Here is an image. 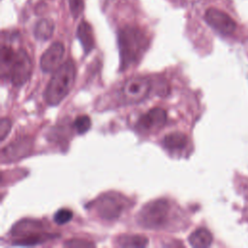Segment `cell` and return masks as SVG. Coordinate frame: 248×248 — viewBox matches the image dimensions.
I'll return each instance as SVG.
<instances>
[{
  "instance_id": "cell-10",
  "label": "cell",
  "mask_w": 248,
  "mask_h": 248,
  "mask_svg": "<svg viewBox=\"0 0 248 248\" xmlns=\"http://www.w3.org/2000/svg\"><path fill=\"white\" fill-rule=\"evenodd\" d=\"M167 121V112L161 108H153L144 114H142L139 121L138 126L144 131L154 132L162 128Z\"/></svg>"
},
{
  "instance_id": "cell-4",
  "label": "cell",
  "mask_w": 248,
  "mask_h": 248,
  "mask_svg": "<svg viewBox=\"0 0 248 248\" xmlns=\"http://www.w3.org/2000/svg\"><path fill=\"white\" fill-rule=\"evenodd\" d=\"M130 205V201L118 193L103 194L92 202L93 209L98 216L107 221L119 218Z\"/></svg>"
},
{
  "instance_id": "cell-9",
  "label": "cell",
  "mask_w": 248,
  "mask_h": 248,
  "mask_svg": "<svg viewBox=\"0 0 248 248\" xmlns=\"http://www.w3.org/2000/svg\"><path fill=\"white\" fill-rule=\"evenodd\" d=\"M32 149V141L30 139H17L3 148L1 152V160L3 163L16 161L27 155Z\"/></svg>"
},
{
  "instance_id": "cell-17",
  "label": "cell",
  "mask_w": 248,
  "mask_h": 248,
  "mask_svg": "<svg viewBox=\"0 0 248 248\" xmlns=\"http://www.w3.org/2000/svg\"><path fill=\"white\" fill-rule=\"evenodd\" d=\"M16 52L7 46H2L1 51V76L4 78L5 77H8L9 71L11 68V65L13 63V60L15 58Z\"/></svg>"
},
{
  "instance_id": "cell-18",
  "label": "cell",
  "mask_w": 248,
  "mask_h": 248,
  "mask_svg": "<svg viewBox=\"0 0 248 248\" xmlns=\"http://www.w3.org/2000/svg\"><path fill=\"white\" fill-rule=\"evenodd\" d=\"M48 238V234L42 233V234H36V235H30L22 238H18L16 241H14L13 245L17 246H35L42 242H45Z\"/></svg>"
},
{
  "instance_id": "cell-1",
  "label": "cell",
  "mask_w": 248,
  "mask_h": 248,
  "mask_svg": "<svg viewBox=\"0 0 248 248\" xmlns=\"http://www.w3.org/2000/svg\"><path fill=\"white\" fill-rule=\"evenodd\" d=\"M148 46V39L143 31L135 26H124L118 32L120 70H126L137 63Z\"/></svg>"
},
{
  "instance_id": "cell-20",
  "label": "cell",
  "mask_w": 248,
  "mask_h": 248,
  "mask_svg": "<svg viewBox=\"0 0 248 248\" xmlns=\"http://www.w3.org/2000/svg\"><path fill=\"white\" fill-rule=\"evenodd\" d=\"M73 218L72 210L68 208H61L57 210L53 216V220L57 225H65Z\"/></svg>"
},
{
  "instance_id": "cell-8",
  "label": "cell",
  "mask_w": 248,
  "mask_h": 248,
  "mask_svg": "<svg viewBox=\"0 0 248 248\" xmlns=\"http://www.w3.org/2000/svg\"><path fill=\"white\" fill-rule=\"evenodd\" d=\"M65 47L62 43L55 42L43 53L40 59V66L44 73H50L61 66Z\"/></svg>"
},
{
  "instance_id": "cell-2",
  "label": "cell",
  "mask_w": 248,
  "mask_h": 248,
  "mask_svg": "<svg viewBox=\"0 0 248 248\" xmlns=\"http://www.w3.org/2000/svg\"><path fill=\"white\" fill-rule=\"evenodd\" d=\"M76 78V67L72 60H67L54 71L45 92L48 105L56 106L68 95Z\"/></svg>"
},
{
  "instance_id": "cell-12",
  "label": "cell",
  "mask_w": 248,
  "mask_h": 248,
  "mask_svg": "<svg viewBox=\"0 0 248 248\" xmlns=\"http://www.w3.org/2000/svg\"><path fill=\"white\" fill-rule=\"evenodd\" d=\"M77 36L80 42L84 52L87 54L94 48V37L90 24L86 21H81L77 30Z\"/></svg>"
},
{
  "instance_id": "cell-22",
  "label": "cell",
  "mask_w": 248,
  "mask_h": 248,
  "mask_svg": "<svg viewBox=\"0 0 248 248\" xmlns=\"http://www.w3.org/2000/svg\"><path fill=\"white\" fill-rule=\"evenodd\" d=\"M65 247H92L95 246L93 242L83 239H69L64 243Z\"/></svg>"
},
{
  "instance_id": "cell-21",
  "label": "cell",
  "mask_w": 248,
  "mask_h": 248,
  "mask_svg": "<svg viewBox=\"0 0 248 248\" xmlns=\"http://www.w3.org/2000/svg\"><path fill=\"white\" fill-rule=\"evenodd\" d=\"M69 7L73 16L78 17L83 11L84 2L83 0H69Z\"/></svg>"
},
{
  "instance_id": "cell-11",
  "label": "cell",
  "mask_w": 248,
  "mask_h": 248,
  "mask_svg": "<svg viewBox=\"0 0 248 248\" xmlns=\"http://www.w3.org/2000/svg\"><path fill=\"white\" fill-rule=\"evenodd\" d=\"M43 231V224L37 220H32V219H24L13 227L11 232L12 235L22 238L30 235H36V234H42Z\"/></svg>"
},
{
  "instance_id": "cell-16",
  "label": "cell",
  "mask_w": 248,
  "mask_h": 248,
  "mask_svg": "<svg viewBox=\"0 0 248 248\" xmlns=\"http://www.w3.org/2000/svg\"><path fill=\"white\" fill-rule=\"evenodd\" d=\"M116 243L120 247H145L148 244V239L139 234H122Z\"/></svg>"
},
{
  "instance_id": "cell-3",
  "label": "cell",
  "mask_w": 248,
  "mask_h": 248,
  "mask_svg": "<svg viewBox=\"0 0 248 248\" xmlns=\"http://www.w3.org/2000/svg\"><path fill=\"white\" fill-rule=\"evenodd\" d=\"M170 215V203L166 199H158L144 204L137 215V222L145 229L159 230L165 227Z\"/></svg>"
},
{
  "instance_id": "cell-13",
  "label": "cell",
  "mask_w": 248,
  "mask_h": 248,
  "mask_svg": "<svg viewBox=\"0 0 248 248\" xmlns=\"http://www.w3.org/2000/svg\"><path fill=\"white\" fill-rule=\"evenodd\" d=\"M189 243L191 246L196 248L208 247L212 243V234L208 230L204 228L197 229L190 234Z\"/></svg>"
},
{
  "instance_id": "cell-14",
  "label": "cell",
  "mask_w": 248,
  "mask_h": 248,
  "mask_svg": "<svg viewBox=\"0 0 248 248\" xmlns=\"http://www.w3.org/2000/svg\"><path fill=\"white\" fill-rule=\"evenodd\" d=\"M187 137L180 132H174L168 134L163 139L164 146L171 151L181 150L187 144Z\"/></svg>"
},
{
  "instance_id": "cell-6",
  "label": "cell",
  "mask_w": 248,
  "mask_h": 248,
  "mask_svg": "<svg viewBox=\"0 0 248 248\" xmlns=\"http://www.w3.org/2000/svg\"><path fill=\"white\" fill-rule=\"evenodd\" d=\"M31 72L32 64L28 54L24 49H18L15 54L8 77L15 86H20L29 79Z\"/></svg>"
},
{
  "instance_id": "cell-7",
  "label": "cell",
  "mask_w": 248,
  "mask_h": 248,
  "mask_svg": "<svg viewBox=\"0 0 248 248\" xmlns=\"http://www.w3.org/2000/svg\"><path fill=\"white\" fill-rule=\"evenodd\" d=\"M204 18L209 26L223 35H230L236 28L234 20L225 12L216 8L207 9Z\"/></svg>"
},
{
  "instance_id": "cell-19",
  "label": "cell",
  "mask_w": 248,
  "mask_h": 248,
  "mask_svg": "<svg viewBox=\"0 0 248 248\" xmlns=\"http://www.w3.org/2000/svg\"><path fill=\"white\" fill-rule=\"evenodd\" d=\"M91 127V120L87 115H79L74 121V128L78 134L86 133Z\"/></svg>"
},
{
  "instance_id": "cell-23",
  "label": "cell",
  "mask_w": 248,
  "mask_h": 248,
  "mask_svg": "<svg viewBox=\"0 0 248 248\" xmlns=\"http://www.w3.org/2000/svg\"><path fill=\"white\" fill-rule=\"evenodd\" d=\"M12 127V122L8 118H3L0 122V139L4 140L5 138L8 136Z\"/></svg>"
},
{
  "instance_id": "cell-5",
  "label": "cell",
  "mask_w": 248,
  "mask_h": 248,
  "mask_svg": "<svg viewBox=\"0 0 248 248\" xmlns=\"http://www.w3.org/2000/svg\"><path fill=\"white\" fill-rule=\"evenodd\" d=\"M151 90L150 79L145 77L128 78L121 87V96L126 104H136L144 100Z\"/></svg>"
},
{
  "instance_id": "cell-15",
  "label": "cell",
  "mask_w": 248,
  "mask_h": 248,
  "mask_svg": "<svg viewBox=\"0 0 248 248\" xmlns=\"http://www.w3.org/2000/svg\"><path fill=\"white\" fill-rule=\"evenodd\" d=\"M54 31V24L52 20L43 18L39 20L34 28V35L38 40L46 41L48 40Z\"/></svg>"
}]
</instances>
